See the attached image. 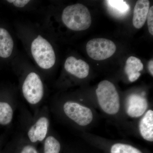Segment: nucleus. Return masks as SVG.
<instances>
[{
	"label": "nucleus",
	"instance_id": "obj_3",
	"mask_svg": "<svg viewBox=\"0 0 153 153\" xmlns=\"http://www.w3.org/2000/svg\"><path fill=\"white\" fill-rule=\"evenodd\" d=\"M31 52L36 63L41 68L49 69L55 65L56 57L53 47L42 36H38L33 41Z\"/></svg>",
	"mask_w": 153,
	"mask_h": 153
},
{
	"label": "nucleus",
	"instance_id": "obj_10",
	"mask_svg": "<svg viewBox=\"0 0 153 153\" xmlns=\"http://www.w3.org/2000/svg\"><path fill=\"white\" fill-rule=\"evenodd\" d=\"M149 1L139 0L134 8L133 24L136 29H140L144 25L149 9Z\"/></svg>",
	"mask_w": 153,
	"mask_h": 153
},
{
	"label": "nucleus",
	"instance_id": "obj_2",
	"mask_svg": "<svg viewBox=\"0 0 153 153\" xmlns=\"http://www.w3.org/2000/svg\"><path fill=\"white\" fill-rule=\"evenodd\" d=\"M96 93L99 104L105 112L113 115L118 112L120 108L119 95L112 82L102 80L99 83Z\"/></svg>",
	"mask_w": 153,
	"mask_h": 153
},
{
	"label": "nucleus",
	"instance_id": "obj_8",
	"mask_svg": "<svg viewBox=\"0 0 153 153\" xmlns=\"http://www.w3.org/2000/svg\"><path fill=\"white\" fill-rule=\"evenodd\" d=\"M49 120L46 117H41L29 129L27 135L33 143L43 141L46 138L49 128Z\"/></svg>",
	"mask_w": 153,
	"mask_h": 153
},
{
	"label": "nucleus",
	"instance_id": "obj_15",
	"mask_svg": "<svg viewBox=\"0 0 153 153\" xmlns=\"http://www.w3.org/2000/svg\"><path fill=\"white\" fill-rule=\"evenodd\" d=\"M60 143L55 137L49 136L45 139L44 153H60Z\"/></svg>",
	"mask_w": 153,
	"mask_h": 153
},
{
	"label": "nucleus",
	"instance_id": "obj_12",
	"mask_svg": "<svg viewBox=\"0 0 153 153\" xmlns=\"http://www.w3.org/2000/svg\"><path fill=\"white\" fill-rule=\"evenodd\" d=\"M141 135L144 139L149 142L153 141V111L149 110L141 120L139 124Z\"/></svg>",
	"mask_w": 153,
	"mask_h": 153
},
{
	"label": "nucleus",
	"instance_id": "obj_13",
	"mask_svg": "<svg viewBox=\"0 0 153 153\" xmlns=\"http://www.w3.org/2000/svg\"><path fill=\"white\" fill-rule=\"evenodd\" d=\"M14 42L9 32L0 28V57L7 58L13 52Z\"/></svg>",
	"mask_w": 153,
	"mask_h": 153
},
{
	"label": "nucleus",
	"instance_id": "obj_11",
	"mask_svg": "<svg viewBox=\"0 0 153 153\" xmlns=\"http://www.w3.org/2000/svg\"><path fill=\"white\" fill-rule=\"evenodd\" d=\"M143 65L139 58L131 56L126 61L124 70L130 82H134L141 75L140 71H142Z\"/></svg>",
	"mask_w": 153,
	"mask_h": 153
},
{
	"label": "nucleus",
	"instance_id": "obj_18",
	"mask_svg": "<svg viewBox=\"0 0 153 153\" xmlns=\"http://www.w3.org/2000/svg\"><path fill=\"white\" fill-rule=\"evenodd\" d=\"M147 19L148 20V25L149 30L152 36L153 35V6L149 9Z\"/></svg>",
	"mask_w": 153,
	"mask_h": 153
},
{
	"label": "nucleus",
	"instance_id": "obj_16",
	"mask_svg": "<svg viewBox=\"0 0 153 153\" xmlns=\"http://www.w3.org/2000/svg\"><path fill=\"white\" fill-rule=\"evenodd\" d=\"M111 153H143L138 149L126 144H114L111 148Z\"/></svg>",
	"mask_w": 153,
	"mask_h": 153
},
{
	"label": "nucleus",
	"instance_id": "obj_21",
	"mask_svg": "<svg viewBox=\"0 0 153 153\" xmlns=\"http://www.w3.org/2000/svg\"><path fill=\"white\" fill-rule=\"evenodd\" d=\"M148 68L152 76H153V60H151L148 63Z\"/></svg>",
	"mask_w": 153,
	"mask_h": 153
},
{
	"label": "nucleus",
	"instance_id": "obj_5",
	"mask_svg": "<svg viewBox=\"0 0 153 153\" xmlns=\"http://www.w3.org/2000/svg\"><path fill=\"white\" fill-rule=\"evenodd\" d=\"M116 46L113 41L105 38L91 39L86 45L88 56L96 60H105L114 54Z\"/></svg>",
	"mask_w": 153,
	"mask_h": 153
},
{
	"label": "nucleus",
	"instance_id": "obj_17",
	"mask_svg": "<svg viewBox=\"0 0 153 153\" xmlns=\"http://www.w3.org/2000/svg\"><path fill=\"white\" fill-rule=\"evenodd\" d=\"M110 7L115 10L119 13L124 14L128 12L129 7L125 1L120 0H109L107 1Z\"/></svg>",
	"mask_w": 153,
	"mask_h": 153
},
{
	"label": "nucleus",
	"instance_id": "obj_20",
	"mask_svg": "<svg viewBox=\"0 0 153 153\" xmlns=\"http://www.w3.org/2000/svg\"><path fill=\"white\" fill-rule=\"evenodd\" d=\"M20 153H38V151L35 147L31 145H26L24 146Z\"/></svg>",
	"mask_w": 153,
	"mask_h": 153
},
{
	"label": "nucleus",
	"instance_id": "obj_1",
	"mask_svg": "<svg viewBox=\"0 0 153 153\" xmlns=\"http://www.w3.org/2000/svg\"><path fill=\"white\" fill-rule=\"evenodd\" d=\"M62 19L67 27L74 31L87 30L91 23L90 12L82 4L67 6L63 10Z\"/></svg>",
	"mask_w": 153,
	"mask_h": 153
},
{
	"label": "nucleus",
	"instance_id": "obj_7",
	"mask_svg": "<svg viewBox=\"0 0 153 153\" xmlns=\"http://www.w3.org/2000/svg\"><path fill=\"white\" fill-rule=\"evenodd\" d=\"M148 107L146 99L139 94H131L127 100L126 110L128 115L131 117L141 116L146 112Z\"/></svg>",
	"mask_w": 153,
	"mask_h": 153
},
{
	"label": "nucleus",
	"instance_id": "obj_14",
	"mask_svg": "<svg viewBox=\"0 0 153 153\" xmlns=\"http://www.w3.org/2000/svg\"><path fill=\"white\" fill-rule=\"evenodd\" d=\"M13 117V110L7 102H0V125L6 126L11 123Z\"/></svg>",
	"mask_w": 153,
	"mask_h": 153
},
{
	"label": "nucleus",
	"instance_id": "obj_9",
	"mask_svg": "<svg viewBox=\"0 0 153 153\" xmlns=\"http://www.w3.org/2000/svg\"><path fill=\"white\" fill-rule=\"evenodd\" d=\"M64 68L68 73L80 79H83L88 76L90 68L86 62L81 59L77 60L73 56L66 59Z\"/></svg>",
	"mask_w": 153,
	"mask_h": 153
},
{
	"label": "nucleus",
	"instance_id": "obj_19",
	"mask_svg": "<svg viewBox=\"0 0 153 153\" xmlns=\"http://www.w3.org/2000/svg\"><path fill=\"white\" fill-rule=\"evenodd\" d=\"M7 1L12 3L17 7H23L28 4L30 1L28 0H8Z\"/></svg>",
	"mask_w": 153,
	"mask_h": 153
},
{
	"label": "nucleus",
	"instance_id": "obj_6",
	"mask_svg": "<svg viewBox=\"0 0 153 153\" xmlns=\"http://www.w3.org/2000/svg\"><path fill=\"white\" fill-rule=\"evenodd\" d=\"M63 109L66 116L79 126L88 125L93 120L91 110L77 102H67L63 105Z\"/></svg>",
	"mask_w": 153,
	"mask_h": 153
},
{
	"label": "nucleus",
	"instance_id": "obj_4",
	"mask_svg": "<svg viewBox=\"0 0 153 153\" xmlns=\"http://www.w3.org/2000/svg\"><path fill=\"white\" fill-rule=\"evenodd\" d=\"M22 92L30 104H37L41 101L44 96V87L38 74L32 72L28 74L22 85Z\"/></svg>",
	"mask_w": 153,
	"mask_h": 153
}]
</instances>
